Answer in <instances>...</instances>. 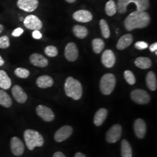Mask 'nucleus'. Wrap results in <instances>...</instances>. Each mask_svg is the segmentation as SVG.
Instances as JSON below:
<instances>
[{
  "label": "nucleus",
  "mask_w": 157,
  "mask_h": 157,
  "mask_svg": "<svg viewBox=\"0 0 157 157\" xmlns=\"http://www.w3.org/2000/svg\"><path fill=\"white\" fill-rule=\"evenodd\" d=\"M150 17L146 11H136L132 12L125 19L124 25L128 31H132L135 29L145 28L150 23Z\"/></svg>",
  "instance_id": "obj_1"
},
{
  "label": "nucleus",
  "mask_w": 157,
  "mask_h": 157,
  "mask_svg": "<svg viewBox=\"0 0 157 157\" xmlns=\"http://www.w3.org/2000/svg\"><path fill=\"white\" fill-rule=\"evenodd\" d=\"M65 91L67 97L75 100H78L82 97L83 89L78 80L72 77H68L65 83Z\"/></svg>",
  "instance_id": "obj_2"
},
{
  "label": "nucleus",
  "mask_w": 157,
  "mask_h": 157,
  "mask_svg": "<svg viewBox=\"0 0 157 157\" xmlns=\"http://www.w3.org/2000/svg\"><path fill=\"white\" fill-rule=\"evenodd\" d=\"M24 139L26 146L30 150H33L36 147H41L44 144L42 135L36 130L28 129L24 133Z\"/></svg>",
  "instance_id": "obj_3"
},
{
  "label": "nucleus",
  "mask_w": 157,
  "mask_h": 157,
  "mask_svg": "<svg viewBox=\"0 0 157 157\" xmlns=\"http://www.w3.org/2000/svg\"><path fill=\"white\" fill-rule=\"evenodd\" d=\"M134 3L137 6V11H146L150 7L149 0H118L117 10L119 13L124 14L127 11L129 4Z\"/></svg>",
  "instance_id": "obj_4"
},
{
  "label": "nucleus",
  "mask_w": 157,
  "mask_h": 157,
  "mask_svg": "<svg viewBox=\"0 0 157 157\" xmlns=\"http://www.w3.org/2000/svg\"><path fill=\"white\" fill-rule=\"evenodd\" d=\"M116 78L112 73L104 75L100 80V89L102 94L109 95L112 93L116 85Z\"/></svg>",
  "instance_id": "obj_5"
},
{
  "label": "nucleus",
  "mask_w": 157,
  "mask_h": 157,
  "mask_svg": "<svg viewBox=\"0 0 157 157\" xmlns=\"http://www.w3.org/2000/svg\"><path fill=\"white\" fill-rule=\"evenodd\" d=\"M130 96L132 100L139 104H148L151 100L148 93L146 91L141 89H136L132 91Z\"/></svg>",
  "instance_id": "obj_6"
},
{
  "label": "nucleus",
  "mask_w": 157,
  "mask_h": 157,
  "mask_svg": "<svg viewBox=\"0 0 157 157\" xmlns=\"http://www.w3.org/2000/svg\"><path fill=\"white\" fill-rule=\"evenodd\" d=\"M122 126L119 124H114L109 129L106 135V140L109 143H114L118 141L122 136Z\"/></svg>",
  "instance_id": "obj_7"
},
{
  "label": "nucleus",
  "mask_w": 157,
  "mask_h": 157,
  "mask_svg": "<svg viewBox=\"0 0 157 157\" xmlns=\"http://www.w3.org/2000/svg\"><path fill=\"white\" fill-rule=\"evenodd\" d=\"M23 23L26 28L33 30H39L43 27L42 22L38 17L33 15L26 17L23 20Z\"/></svg>",
  "instance_id": "obj_8"
},
{
  "label": "nucleus",
  "mask_w": 157,
  "mask_h": 157,
  "mask_svg": "<svg viewBox=\"0 0 157 157\" xmlns=\"http://www.w3.org/2000/svg\"><path fill=\"white\" fill-rule=\"evenodd\" d=\"M36 112L45 122H51L55 119V115L50 108L40 105L36 108Z\"/></svg>",
  "instance_id": "obj_9"
},
{
  "label": "nucleus",
  "mask_w": 157,
  "mask_h": 157,
  "mask_svg": "<svg viewBox=\"0 0 157 157\" xmlns=\"http://www.w3.org/2000/svg\"><path fill=\"white\" fill-rule=\"evenodd\" d=\"M73 133V129L71 126L66 125L58 129L54 135L55 140L60 143L67 140Z\"/></svg>",
  "instance_id": "obj_10"
},
{
  "label": "nucleus",
  "mask_w": 157,
  "mask_h": 157,
  "mask_svg": "<svg viewBox=\"0 0 157 157\" xmlns=\"http://www.w3.org/2000/svg\"><path fill=\"white\" fill-rule=\"evenodd\" d=\"M17 6L23 11L28 12L35 11L39 6L38 0H18Z\"/></svg>",
  "instance_id": "obj_11"
},
{
  "label": "nucleus",
  "mask_w": 157,
  "mask_h": 157,
  "mask_svg": "<svg viewBox=\"0 0 157 157\" xmlns=\"http://www.w3.org/2000/svg\"><path fill=\"white\" fill-rule=\"evenodd\" d=\"M78 56V51L74 43H68L65 49V56L69 61H75Z\"/></svg>",
  "instance_id": "obj_12"
},
{
  "label": "nucleus",
  "mask_w": 157,
  "mask_h": 157,
  "mask_svg": "<svg viewBox=\"0 0 157 157\" xmlns=\"http://www.w3.org/2000/svg\"><path fill=\"white\" fill-rule=\"evenodd\" d=\"M11 148L12 153L17 156L21 155L25 151V146L22 141L17 137H13L12 138Z\"/></svg>",
  "instance_id": "obj_13"
},
{
  "label": "nucleus",
  "mask_w": 157,
  "mask_h": 157,
  "mask_svg": "<svg viewBox=\"0 0 157 157\" xmlns=\"http://www.w3.org/2000/svg\"><path fill=\"white\" fill-rule=\"evenodd\" d=\"M101 61L102 64L106 67H112L115 65L116 62V57L111 50H107L105 51L101 57Z\"/></svg>",
  "instance_id": "obj_14"
},
{
  "label": "nucleus",
  "mask_w": 157,
  "mask_h": 157,
  "mask_svg": "<svg viewBox=\"0 0 157 157\" xmlns=\"http://www.w3.org/2000/svg\"><path fill=\"white\" fill-rule=\"evenodd\" d=\"M12 94L15 100L19 103L23 104L28 100V95L22 88L18 85H15L12 87Z\"/></svg>",
  "instance_id": "obj_15"
},
{
  "label": "nucleus",
  "mask_w": 157,
  "mask_h": 157,
  "mask_svg": "<svg viewBox=\"0 0 157 157\" xmlns=\"http://www.w3.org/2000/svg\"><path fill=\"white\" fill-rule=\"evenodd\" d=\"M135 134L139 139H143L145 136L147 131L146 122L142 119H137L135 121L134 124Z\"/></svg>",
  "instance_id": "obj_16"
},
{
  "label": "nucleus",
  "mask_w": 157,
  "mask_h": 157,
  "mask_svg": "<svg viewBox=\"0 0 157 157\" xmlns=\"http://www.w3.org/2000/svg\"><path fill=\"white\" fill-rule=\"evenodd\" d=\"M30 62L36 67H44L48 65V59L41 54L34 53L30 56Z\"/></svg>",
  "instance_id": "obj_17"
},
{
  "label": "nucleus",
  "mask_w": 157,
  "mask_h": 157,
  "mask_svg": "<svg viewBox=\"0 0 157 157\" xmlns=\"http://www.w3.org/2000/svg\"><path fill=\"white\" fill-rule=\"evenodd\" d=\"M73 17L79 22H89L93 19V15L87 10H79L73 13Z\"/></svg>",
  "instance_id": "obj_18"
},
{
  "label": "nucleus",
  "mask_w": 157,
  "mask_h": 157,
  "mask_svg": "<svg viewBox=\"0 0 157 157\" xmlns=\"http://www.w3.org/2000/svg\"><path fill=\"white\" fill-rule=\"evenodd\" d=\"M133 36L130 34H126L122 36L118 40L117 48L119 50H123L126 48L133 42Z\"/></svg>",
  "instance_id": "obj_19"
},
{
  "label": "nucleus",
  "mask_w": 157,
  "mask_h": 157,
  "mask_svg": "<svg viewBox=\"0 0 157 157\" xmlns=\"http://www.w3.org/2000/svg\"><path fill=\"white\" fill-rule=\"evenodd\" d=\"M36 84L40 88L45 89L50 87L54 84V80L51 77L47 75L40 76L36 80Z\"/></svg>",
  "instance_id": "obj_20"
},
{
  "label": "nucleus",
  "mask_w": 157,
  "mask_h": 157,
  "mask_svg": "<svg viewBox=\"0 0 157 157\" xmlns=\"http://www.w3.org/2000/svg\"><path fill=\"white\" fill-rule=\"evenodd\" d=\"M108 115V111L105 108H101L95 113L94 118V124L97 126H100L104 123Z\"/></svg>",
  "instance_id": "obj_21"
},
{
  "label": "nucleus",
  "mask_w": 157,
  "mask_h": 157,
  "mask_svg": "<svg viewBox=\"0 0 157 157\" xmlns=\"http://www.w3.org/2000/svg\"><path fill=\"white\" fill-rule=\"evenodd\" d=\"M11 78H9L7 73L4 71L0 70V87L7 90L11 86Z\"/></svg>",
  "instance_id": "obj_22"
},
{
  "label": "nucleus",
  "mask_w": 157,
  "mask_h": 157,
  "mask_svg": "<svg viewBox=\"0 0 157 157\" xmlns=\"http://www.w3.org/2000/svg\"><path fill=\"white\" fill-rule=\"evenodd\" d=\"M146 83L148 89L151 91L157 90V81L156 76L153 72L150 71L147 75Z\"/></svg>",
  "instance_id": "obj_23"
},
{
  "label": "nucleus",
  "mask_w": 157,
  "mask_h": 157,
  "mask_svg": "<svg viewBox=\"0 0 157 157\" xmlns=\"http://www.w3.org/2000/svg\"><path fill=\"white\" fill-rule=\"evenodd\" d=\"M135 65L142 69H146L151 67L152 65L151 60L147 57H138L135 60Z\"/></svg>",
  "instance_id": "obj_24"
},
{
  "label": "nucleus",
  "mask_w": 157,
  "mask_h": 157,
  "mask_svg": "<svg viewBox=\"0 0 157 157\" xmlns=\"http://www.w3.org/2000/svg\"><path fill=\"white\" fill-rule=\"evenodd\" d=\"M12 104V100L11 97L4 90H0V105L9 108Z\"/></svg>",
  "instance_id": "obj_25"
},
{
  "label": "nucleus",
  "mask_w": 157,
  "mask_h": 157,
  "mask_svg": "<svg viewBox=\"0 0 157 157\" xmlns=\"http://www.w3.org/2000/svg\"><path fill=\"white\" fill-rule=\"evenodd\" d=\"M74 34L79 39H84L88 34V30L86 27L80 25H75L73 28Z\"/></svg>",
  "instance_id": "obj_26"
},
{
  "label": "nucleus",
  "mask_w": 157,
  "mask_h": 157,
  "mask_svg": "<svg viewBox=\"0 0 157 157\" xmlns=\"http://www.w3.org/2000/svg\"><path fill=\"white\" fill-rule=\"evenodd\" d=\"M121 154L122 157H132V147L126 140H123L121 143Z\"/></svg>",
  "instance_id": "obj_27"
},
{
  "label": "nucleus",
  "mask_w": 157,
  "mask_h": 157,
  "mask_svg": "<svg viewBox=\"0 0 157 157\" xmlns=\"http://www.w3.org/2000/svg\"><path fill=\"white\" fill-rule=\"evenodd\" d=\"M105 12L107 15L112 17L117 12V5L113 0H109L108 1L105 6Z\"/></svg>",
  "instance_id": "obj_28"
},
{
  "label": "nucleus",
  "mask_w": 157,
  "mask_h": 157,
  "mask_svg": "<svg viewBox=\"0 0 157 157\" xmlns=\"http://www.w3.org/2000/svg\"><path fill=\"white\" fill-rule=\"evenodd\" d=\"M92 45L93 51L96 54H100L104 48V42L101 39H95L93 40Z\"/></svg>",
  "instance_id": "obj_29"
},
{
  "label": "nucleus",
  "mask_w": 157,
  "mask_h": 157,
  "mask_svg": "<svg viewBox=\"0 0 157 157\" xmlns=\"http://www.w3.org/2000/svg\"><path fill=\"white\" fill-rule=\"evenodd\" d=\"M100 25L102 36L105 39L109 38L110 36V30L107 22L104 19H101Z\"/></svg>",
  "instance_id": "obj_30"
},
{
  "label": "nucleus",
  "mask_w": 157,
  "mask_h": 157,
  "mask_svg": "<svg viewBox=\"0 0 157 157\" xmlns=\"http://www.w3.org/2000/svg\"><path fill=\"white\" fill-rule=\"evenodd\" d=\"M15 74L18 78H26L29 76L30 72L26 69L22 67H17L15 71Z\"/></svg>",
  "instance_id": "obj_31"
},
{
  "label": "nucleus",
  "mask_w": 157,
  "mask_h": 157,
  "mask_svg": "<svg viewBox=\"0 0 157 157\" xmlns=\"http://www.w3.org/2000/svg\"><path fill=\"white\" fill-rule=\"evenodd\" d=\"M124 77L126 82L130 85H133L136 83L135 75L130 71H125L124 72Z\"/></svg>",
  "instance_id": "obj_32"
},
{
  "label": "nucleus",
  "mask_w": 157,
  "mask_h": 157,
  "mask_svg": "<svg viewBox=\"0 0 157 157\" xmlns=\"http://www.w3.org/2000/svg\"><path fill=\"white\" fill-rule=\"evenodd\" d=\"M44 51L45 54L50 57H55L58 55V53L57 48L53 45L47 46L45 48Z\"/></svg>",
  "instance_id": "obj_33"
},
{
  "label": "nucleus",
  "mask_w": 157,
  "mask_h": 157,
  "mask_svg": "<svg viewBox=\"0 0 157 157\" xmlns=\"http://www.w3.org/2000/svg\"><path fill=\"white\" fill-rule=\"evenodd\" d=\"M10 46V41L9 37L6 36H4L0 37V48L6 49Z\"/></svg>",
  "instance_id": "obj_34"
},
{
  "label": "nucleus",
  "mask_w": 157,
  "mask_h": 157,
  "mask_svg": "<svg viewBox=\"0 0 157 157\" xmlns=\"http://www.w3.org/2000/svg\"><path fill=\"white\" fill-rule=\"evenodd\" d=\"M135 46L138 50H144L148 47V44L144 41H137L135 43Z\"/></svg>",
  "instance_id": "obj_35"
},
{
  "label": "nucleus",
  "mask_w": 157,
  "mask_h": 157,
  "mask_svg": "<svg viewBox=\"0 0 157 157\" xmlns=\"http://www.w3.org/2000/svg\"><path fill=\"white\" fill-rule=\"evenodd\" d=\"M23 32H24V30H23V29L21 28H18L15 29L12 32V36H14V37H19V36H20L23 33Z\"/></svg>",
  "instance_id": "obj_36"
},
{
  "label": "nucleus",
  "mask_w": 157,
  "mask_h": 157,
  "mask_svg": "<svg viewBox=\"0 0 157 157\" xmlns=\"http://www.w3.org/2000/svg\"><path fill=\"white\" fill-rule=\"evenodd\" d=\"M32 36L35 39H40L42 37V34L40 32L39 30H34L32 33Z\"/></svg>",
  "instance_id": "obj_37"
},
{
  "label": "nucleus",
  "mask_w": 157,
  "mask_h": 157,
  "mask_svg": "<svg viewBox=\"0 0 157 157\" xmlns=\"http://www.w3.org/2000/svg\"><path fill=\"white\" fill-rule=\"evenodd\" d=\"M157 50V43H155L154 44H152V45H150V50L151 52H154Z\"/></svg>",
  "instance_id": "obj_38"
},
{
  "label": "nucleus",
  "mask_w": 157,
  "mask_h": 157,
  "mask_svg": "<svg viewBox=\"0 0 157 157\" xmlns=\"http://www.w3.org/2000/svg\"><path fill=\"white\" fill-rule=\"evenodd\" d=\"M53 157H66V156L61 152H56L54 154V155H53Z\"/></svg>",
  "instance_id": "obj_39"
},
{
  "label": "nucleus",
  "mask_w": 157,
  "mask_h": 157,
  "mask_svg": "<svg viewBox=\"0 0 157 157\" xmlns=\"http://www.w3.org/2000/svg\"><path fill=\"white\" fill-rule=\"evenodd\" d=\"M75 157H86V156L83 154H82V152H77L75 154Z\"/></svg>",
  "instance_id": "obj_40"
},
{
  "label": "nucleus",
  "mask_w": 157,
  "mask_h": 157,
  "mask_svg": "<svg viewBox=\"0 0 157 157\" xmlns=\"http://www.w3.org/2000/svg\"><path fill=\"white\" fill-rule=\"evenodd\" d=\"M4 59H2V58L1 57V56H0V67H1V66H2L4 64Z\"/></svg>",
  "instance_id": "obj_41"
},
{
  "label": "nucleus",
  "mask_w": 157,
  "mask_h": 157,
  "mask_svg": "<svg viewBox=\"0 0 157 157\" xmlns=\"http://www.w3.org/2000/svg\"><path fill=\"white\" fill-rule=\"evenodd\" d=\"M3 30H4V26H3V25H0V33L2 32Z\"/></svg>",
  "instance_id": "obj_42"
},
{
  "label": "nucleus",
  "mask_w": 157,
  "mask_h": 157,
  "mask_svg": "<svg viewBox=\"0 0 157 157\" xmlns=\"http://www.w3.org/2000/svg\"><path fill=\"white\" fill-rule=\"evenodd\" d=\"M66 1L69 3H73V2L76 1V0H66Z\"/></svg>",
  "instance_id": "obj_43"
},
{
  "label": "nucleus",
  "mask_w": 157,
  "mask_h": 157,
  "mask_svg": "<svg viewBox=\"0 0 157 157\" xmlns=\"http://www.w3.org/2000/svg\"><path fill=\"white\" fill-rule=\"evenodd\" d=\"M21 21H23V19L22 17H21Z\"/></svg>",
  "instance_id": "obj_44"
},
{
  "label": "nucleus",
  "mask_w": 157,
  "mask_h": 157,
  "mask_svg": "<svg viewBox=\"0 0 157 157\" xmlns=\"http://www.w3.org/2000/svg\"><path fill=\"white\" fill-rule=\"evenodd\" d=\"M155 54H156V55H157V51H155Z\"/></svg>",
  "instance_id": "obj_45"
}]
</instances>
